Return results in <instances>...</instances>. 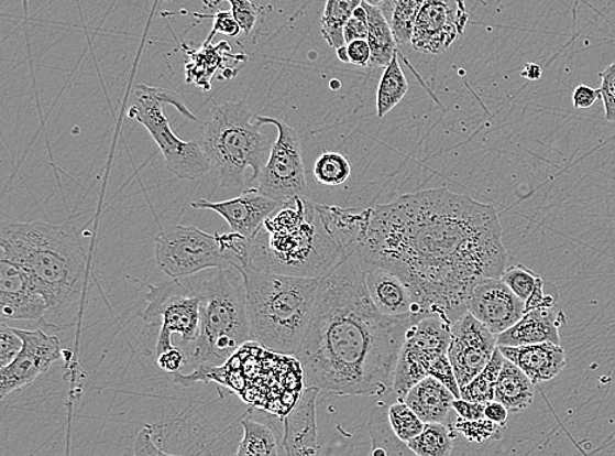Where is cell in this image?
I'll return each mask as SVG.
<instances>
[{
    "label": "cell",
    "instance_id": "obj_13",
    "mask_svg": "<svg viewBox=\"0 0 615 456\" xmlns=\"http://www.w3.org/2000/svg\"><path fill=\"white\" fill-rule=\"evenodd\" d=\"M469 23L464 0H426L416 19L411 45L416 52H447Z\"/></svg>",
    "mask_w": 615,
    "mask_h": 456
},
{
    "label": "cell",
    "instance_id": "obj_4",
    "mask_svg": "<svg viewBox=\"0 0 615 456\" xmlns=\"http://www.w3.org/2000/svg\"><path fill=\"white\" fill-rule=\"evenodd\" d=\"M0 257L22 269L50 311L63 312L75 301L87 270V253L72 222L0 221Z\"/></svg>",
    "mask_w": 615,
    "mask_h": 456
},
{
    "label": "cell",
    "instance_id": "obj_50",
    "mask_svg": "<svg viewBox=\"0 0 615 456\" xmlns=\"http://www.w3.org/2000/svg\"><path fill=\"white\" fill-rule=\"evenodd\" d=\"M338 58L341 63L351 64L350 54H348V46L347 44L343 46L338 47L337 50Z\"/></svg>",
    "mask_w": 615,
    "mask_h": 456
},
{
    "label": "cell",
    "instance_id": "obj_16",
    "mask_svg": "<svg viewBox=\"0 0 615 456\" xmlns=\"http://www.w3.org/2000/svg\"><path fill=\"white\" fill-rule=\"evenodd\" d=\"M468 311L498 336L525 315V302L501 278H487L471 289Z\"/></svg>",
    "mask_w": 615,
    "mask_h": 456
},
{
    "label": "cell",
    "instance_id": "obj_14",
    "mask_svg": "<svg viewBox=\"0 0 615 456\" xmlns=\"http://www.w3.org/2000/svg\"><path fill=\"white\" fill-rule=\"evenodd\" d=\"M23 338V349L15 360L0 369V398L34 383L63 358L59 338L47 335L45 329L24 330L13 328Z\"/></svg>",
    "mask_w": 615,
    "mask_h": 456
},
{
    "label": "cell",
    "instance_id": "obj_44",
    "mask_svg": "<svg viewBox=\"0 0 615 456\" xmlns=\"http://www.w3.org/2000/svg\"><path fill=\"white\" fill-rule=\"evenodd\" d=\"M186 352L180 346H174L173 349L163 351L156 356V363L163 371L169 372L171 376L176 372H182L186 367Z\"/></svg>",
    "mask_w": 615,
    "mask_h": 456
},
{
    "label": "cell",
    "instance_id": "obj_28",
    "mask_svg": "<svg viewBox=\"0 0 615 456\" xmlns=\"http://www.w3.org/2000/svg\"><path fill=\"white\" fill-rule=\"evenodd\" d=\"M409 90L408 82L399 64V51L395 53L392 63L385 67L377 91V115L385 118L396 106L405 99Z\"/></svg>",
    "mask_w": 615,
    "mask_h": 456
},
{
    "label": "cell",
    "instance_id": "obj_43",
    "mask_svg": "<svg viewBox=\"0 0 615 456\" xmlns=\"http://www.w3.org/2000/svg\"><path fill=\"white\" fill-rule=\"evenodd\" d=\"M546 282L541 276H538L535 290H532L531 295L528 301L525 302V312L541 308H552L557 306L559 294L558 291L553 294H546L545 292Z\"/></svg>",
    "mask_w": 615,
    "mask_h": 456
},
{
    "label": "cell",
    "instance_id": "obj_47",
    "mask_svg": "<svg viewBox=\"0 0 615 456\" xmlns=\"http://www.w3.org/2000/svg\"><path fill=\"white\" fill-rule=\"evenodd\" d=\"M453 410L457 416L464 420H481L484 419V410H486V404L474 403V401H469L464 399H455L453 403Z\"/></svg>",
    "mask_w": 615,
    "mask_h": 456
},
{
    "label": "cell",
    "instance_id": "obj_29",
    "mask_svg": "<svg viewBox=\"0 0 615 456\" xmlns=\"http://www.w3.org/2000/svg\"><path fill=\"white\" fill-rule=\"evenodd\" d=\"M362 0H327L322 17V35L333 50L345 45L344 26Z\"/></svg>",
    "mask_w": 615,
    "mask_h": 456
},
{
    "label": "cell",
    "instance_id": "obj_8",
    "mask_svg": "<svg viewBox=\"0 0 615 456\" xmlns=\"http://www.w3.org/2000/svg\"><path fill=\"white\" fill-rule=\"evenodd\" d=\"M164 105H171L189 120L198 121L186 104L173 90L161 87L139 85L132 95L128 116L145 127L158 145L171 174L183 181H197L207 175L210 162L200 141H186L176 135L164 113Z\"/></svg>",
    "mask_w": 615,
    "mask_h": 456
},
{
    "label": "cell",
    "instance_id": "obj_45",
    "mask_svg": "<svg viewBox=\"0 0 615 456\" xmlns=\"http://www.w3.org/2000/svg\"><path fill=\"white\" fill-rule=\"evenodd\" d=\"M601 99L600 88L580 85L572 93V104L576 110H587Z\"/></svg>",
    "mask_w": 615,
    "mask_h": 456
},
{
    "label": "cell",
    "instance_id": "obj_26",
    "mask_svg": "<svg viewBox=\"0 0 615 456\" xmlns=\"http://www.w3.org/2000/svg\"><path fill=\"white\" fill-rule=\"evenodd\" d=\"M243 438L238 446V456H277L283 454L277 433L265 422L245 417L242 420Z\"/></svg>",
    "mask_w": 615,
    "mask_h": 456
},
{
    "label": "cell",
    "instance_id": "obj_10",
    "mask_svg": "<svg viewBox=\"0 0 615 456\" xmlns=\"http://www.w3.org/2000/svg\"><path fill=\"white\" fill-rule=\"evenodd\" d=\"M146 308L140 313L143 322L156 324L161 332L156 343V356L173 349V335H179L182 345L196 341L200 335L201 305L189 278L171 279L161 284H147Z\"/></svg>",
    "mask_w": 615,
    "mask_h": 456
},
{
    "label": "cell",
    "instance_id": "obj_15",
    "mask_svg": "<svg viewBox=\"0 0 615 456\" xmlns=\"http://www.w3.org/2000/svg\"><path fill=\"white\" fill-rule=\"evenodd\" d=\"M497 349V336L470 312L452 324L448 357L460 387L466 386L487 366Z\"/></svg>",
    "mask_w": 615,
    "mask_h": 456
},
{
    "label": "cell",
    "instance_id": "obj_9",
    "mask_svg": "<svg viewBox=\"0 0 615 456\" xmlns=\"http://www.w3.org/2000/svg\"><path fill=\"white\" fill-rule=\"evenodd\" d=\"M156 267L171 279H184L215 269L238 268L234 235L196 227L171 226L154 241Z\"/></svg>",
    "mask_w": 615,
    "mask_h": 456
},
{
    "label": "cell",
    "instance_id": "obj_18",
    "mask_svg": "<svg viewBox=\"0 0 615 456\" xmlns=\"http://www.w3.org/2000/svg\"><path fill=\"white\" fill-rule=\"evenodd\" d=\"M284 203V200L273 199V197L260 193L256 187H251L234 199L224 202L200 199L194 202L193 207L213 210L227 220L231 231L243 236L245 240H251L264 221Z\"/></svg>",
    "mask_w": 615,
    "mask_h": 456
},
{
    "label": "cell",
    "instance_id": "obj_20",
    "mask_svg": "<svg viewBox=\"0 0 615 456\" xmlns=\"http://www.w3.org/2000/svg\"><path fill=\"white\" fill-rule=\"evenodd\" d=\"M362 264V263H361ZM365 283L372 302L387 316H418V308L402 278L385 268L362 264Z\"/></svg>",
    "mask_w": 615,
    "mask_h": 456
},
{
    "label": "cell",
    "instance_id": "obj_31",
    "mask_svg": "<svg viewBox=\"0 0 615 456\" xmlns=\"http://www.w3.org/2000/svg\"><path fill=\"white\" fill-rule=\"evenodd\" d=\"M505 357L497 346L490 362L477 376L466 386L461 387V398L474 403L487 404L495 400V388L498 376H501Z\"/></svg>",
    "mask_w": 615,
    "mask_h": 456
},
{
    "label": "cell",
    "instance_id": "obj_40",
    "mask_svg": "<svg viewBox=\"0 0 615 456\" xmlns=\"http://www.w3.org/2000/svg\"><path fill=\"white\" fill-rule=\"evenodd\" d=\"M158 439V427L154 425H146L136 435L134 442V455H167V450H162L161 446L156 444Z\"/></svg>",
    "mask_w": 615,
    "mask_h": 456
},
{
    "label": "cell",
    "instance_id": "obj_33",
    "mask_svg": "<svg viewBox=\"0 0 615 456\" xmlns=\"http://www.w3.org/2000/svg\"><path fill=\"white\" fill-rule=\"evenodd\" d=\"M352 174L350 160L338 152H325L314 165V176L325 186L343 185Z\"/></svg>",
    "mask_w": 615,
    "mask_h": 456
},
{
    "label": "cell",
    "instance_id": "obj_49",
    "mask_svg": "<svg viewBox=\"0 0 615 456\" xmlns=\"http://www.w3.org/2000/svg\"><path fill=\"white\" fill-rule=\"evenodd\" d=\"M521 76L530 80H537L542 76L541 66L536 64H528L525 66V70L521 73Z\"/></svg>",
    "mask_w": 615,
    "mask_h": 456
},
{
    "label": "cell",
    "instance_id": "obj_51",
    "mask_svg": "<svg viewBox=\"0 0 615 456\" xmlns=\"http://www.w3.org/2000/svg\"><path fill=\"white\" fill-rule=\"evenodd\" d=\"M364 2L372 4V6H380L384 0H364Z\"/></svg>",
    "mask_w": 615,
    "mask_h": 456
},
{
    "label": "cell",
    "instance_id": "obj_12",
    "mask_svg": "<svg viewBox=\"0 0 615 456\" xmlns=\"http://www.w3.org/2000/svg\"><path fill=\"white\" fill-rule=\"evenodd\" d=\"M263 126L271 124L277 129V140L273 142L268 161L260 173L257 189L260 193L277 200H290L294 197H310L307 185L303 156V144L296 129L286 122L265 116H257Z\"/></svg>",
    "mask_w": 615,
    "mask_h": 456
},
{
    "label": "cell",
    "instance_id": "obj_21",
    "mask_svg": "<svg viewBox=\"0 0 615 456\" xmlns=\"http://www.w3.org/2000/svg\"><path fill=\"white\" fill-rule=\"evenodd\" d=\"M498 347L503 356L517 365L535 384L556 379L565 369L567 357L562 345L542 343Z\"/></svg>",
    "mask_w": 615,
    "mask_h": 456
},
{
    "label": "cell",
    "instance_id": "obj_1",
    "mask_svg": "<svg viewBox=\"0 0 615 456\" xmlns=\"http://www.w3.org/2000/svg\"><path fill=\"white\" fill-rule=\"evenodd\" d=\"M359 257L362 264L402 278L419 316L450 324L469 312L468 296L477 282L507 269L496 208L447 187L374 208Z\"/></svg>",
    "mask_w": 615,
    "mask_h": 456
},
{
    "label": "cell",
    "instance_id": "obj_36",
    "mask_svg": "<svg viewBox=\"0 0 615 456\" xmlns=\"http://www.w3.org/2000/svg\"><path fill=\"white\" fill-rule=\"evenodd\" d=\"M538 276L536 272L526 269L523 264H517V267L505 269L501 279L523 302H526L536 287Z\"/></svg>",
    "mask_w": 615,
    "mask_h": 456
},
{
    "label": "cell",
    "instance_id": "obj_6",
    "mask_svg": "<svg viewBox=\"0 0 615 456\" xmlns=\"http://www.w3.org/2000/svg\"><path fill=\"white\" fill-rule=\"evenodd\" d=\"M238 269L244 278L255 343L296 357L316 308L320 279L275 274L249 264Z\"/></svg>",
    "mask_w": 615,
    "mask_h": 456
},
{
    "label": "cell",
    "instance_id": "obj_23",
    "mask_svg": "<svg viewBox=\"0 0 615 456\" xmlns=\"http://www.w3.org/2000/svg\"><path fill=\"white\" fill-rule=\"evenodd\" d=\"M457 398L446 384L433 377H427L419 381L411 391L407 393L405 403L413 408L424 424L429 422H441L450 425L453 403Z\"/></svg>",
    "mask_w": 615,
    "mask_h": 456
},
{
    "label": "cell",
    "instance_id": "obj_35",
    "mask_svg": "<svg viewBox=\"0 0 615 456\" xmlns=\"http://www.w3.org/2000/svg\"><path fill=\"white\" fill-rule=\"evenodd\" d=\"M452 428L468 441L474 442V444H483L488 439L501 437L503 426L486 417L471 421L458 416Z\"/></svg>",
    "mask_w": 615,
    "mask_h": 456
},
{
    "label": "cell",
    "instance_id": "obj_5",
    "mask_svg": "<svg viewBox=\"0 0 615 456\" xmlns=\"http://www.w3.org/2000/svg\"><path fill=\"white\" fill-rule=\"evenodd\" d=\"M200 297V335L180 345L186 352L188 373L200 367H220L242 346L255 343L251 329L244 278L237 268L215 269L190 276Z\"/></svg>",
    "mask_w": 615,
    "mask_h": 456
},
{
    "label": "cell",
    "instance_id": "obj_17",
    "mask_svg": "<svg viewBox=\"0 0 615 456\" xmlns=\"http://www.w3.org/2000/svg\"><path fill=\"white\" fill-rule=\"evenodd\" d=\"M46 312L50 305L33 289L30 276L18 264L0 257V316L13 322L43 323L47 328L58 329L45 322Z\"/></svg>",
    "mask_w": 615,
    "mask_h": 456
},
{
    "label": "cell",
    "instance_id": "obj_19",
    "mask_svg": "<svg viewBox=\"0 0 615 456\" xmlns=\"http://www.w3.org/2000/svg\"><path fill=\"white\" fill-rule=\"evenodd\" d=\"M319 393L317 387H306L297 404L286 414L282 441L283 454L307 456L319 453L317 422Z\"/></svg>",
    "mask_w": 615,
    "mask_h": 456
},
{
    "label": "cell",
    "instance_id": "obj_7",
    "mask_svg": "<svg viewBox=\"0 0 615 456\" xmlns=\"http://www.w3.org/2000/svg\"><path fill=\"white\" fill-rule=\"evenodd\" d=\"M262 126L244 100L211 108L198 141L221 187L244 186L248 169L254 173L251 182L259 178L273 146Z\"/></svg>",
    "mask_w": 615,
    "mask_h": 456
},
{
    "label": "cell",
    "instance_id": "obj_41",
    "mask_svg": "<svg viewBox=\"0 0 615 456\" xmlns=\"http://www.w3.org/2000/svg\"><path fill=\"white\" fill-rule=\"evenodd\" d=\"M215 19L213 30L209 33L208 40L205 41V45H209L211 40L215 39L217 33L229 37H237L239 33L242 32L241 25L237 22L234 15L231 11H221L215 13V15H208Z\"/></svg>",
    "mask_w": 615,
    "mask_h": 456
},
{
    "label": "cell",
    "instance_id": "obj_27",
    "mask_svg": "<svg viewBox=\"0 0 615 456\" xmlns=\"http://www.w3.org/2000/svg\"><path fill=\"white\" fill-rule=\"evenodd\" d=\"M424 2L426 0H384L380 4L398 45L411 44L415 22Z\"/></svg>",
    "mask_w": 615,
    "mask_h": 456
},
{
    "label": "cell",
    "instance_id": "obj_34",
    "mask_svg": "<svg viewBox=\"0 0 615 456\" xmlns=\"http://www.w3.org/2000/svg\"><path fill=\"white\" fill-rule=\"evenodd\" d=\"M388 421L396 437L408 444L422 432L424 422L405 401L388 406Z\"/></svg>",
    "mask_w": 615,
    "mask_h": 456
},
{
    "label": "cell",
    "instance_id": "obj_2",
    "mask_svg": "<svg viewBox=\"0 0 615 456\" xmlns=\"http://www.w3.org/2000/svg\"><path fill=\"white\" fill-rule=\"evenodd\" d=\"M372 302L358 253L320 279L316 308L296 358L306 387L337 397H385L409 326Z\"/></svg>",
    "mask_w": 615,
    "mask_h": 456
},
{
    "label": "cell",
    "instance_id": "obj_3",
    "mask_svg": "<svg viewBox=\"0 0 615 456\" xmlns=\"http://www.w3.org/2000/svg\"><path fill=\"white\" fill-rule=\"evenodd\" d=\"M351 256L332 227L327 206L310 197H294L248 241L243 264L275 274L323 279Z\"/></svg>",
    "mask_w": 615,
    "mask_h": 456
},
{
    "label": "cell",
    "instance_id": "obj_42",
    "mask_svg": "<svg viewBox=\"0 0 615 456\" xmlns=\"http://www.w3.org/2000/svg\"><path fill=\"white\" fill-rule=\"evenodd\" d=\"M369 33L367 12L364 6H360L344 26L345 44L354 40H366Z\"/></svg>",
    "mask_w": 615,
    "mask_h": 456
},
{
    "label": "cell",
    "instance_id": "obj_25",
    "mask_svg": "<svg viewBox=\"0 0 615 456\" xmlns=\"http://www.w3.org/2000/svg\"><path fill=\"white\" fill-rule=\"evenodd\" d=\"M362 6L367 12L369 33L367 43L372 50V67H386L398 52L392 25L388 24L380 6H372L362 0Z\"/></svg>",
    "mask_w": 615,
    "mask_h": 456
},
{
    "label": "cell",
    "instance_id": "obj_46",
    "mask_svg": "<svg viewBox=\"0 0 615 456\" xmlns=\"http://www.w3.org/2000/svg\"><path fill=\"white\" fill-rule=\"evenodd\" d=\"M347 46L352 65L360 67H367L371 65L372 50L367 40H354L352 43L347 44Z\"/></svg>",
    "mask_w": 615,
    "mask_h": 456
},
{
    "label": "cell",
    "instance_id": "obj_39",
    "mask_svg": "<svg viewBox=\"0 0 615 456\" xmlns=\"http://www.w3.org/2000/svg\"><path fill=\"white\" fill-rule=\"evenodd\" d=\"M601 78V99L604 101L605 119L615 122V63L605 67L600 73Z\"/></svg>",
    "mask_w": 615,
    "mask_h": 456
},
{
    "label": "cell",
    "instance_id": "obj_37",
    "mask_svg": "<svg viewBox=\"0 0 615 456\" xmlns=\"http://www.w3.org/2000/svg\"><path fill=\"white\" fill-rule=\"evenodd\" d=\"M207 3L208 9L215 10L217 9L218 4L222 2H229L231 6L232 15L237 19L239 25H241L242 32L245 35H250L252 30L256 24L259 10L255 3H252L251 0H204Z\"/></svg>",
    "mask_w": 615,
    "mask_h": 456
},
{
    "label": "cell",
    "instance_id": "obj_11",
    "mask_svg": "<svg viewBox=\"0 0 615 456\" xmlns=\"http://www.w3.org/2000/svg\"><path fill=\"white\" fill-rule=\"evenodd\" d=\"M452 324L441 316L421 317L409 326L394 377L393 393L398 401H405L407 393L429 377L435 360L448 354Z\"/></svg>",
    "mask_w": 615,
    "mask_h": 456
},
{
    "label": "cell",
    "instance_id": "obj_24",
    "mask_svg": "<svg viewBox=\"0 0 615 456\" xmlns=\"http://www.w3.org/2000/svg\"><path fill=\"white\" fill-rule=\"evenodd\" d=\"M535 383L517 365L505 358L495 388V400L510 412H521L535 401Z\"/></svg>",
    "mask_w": 615,
    "mask_h": 456
},
{
    "label": "cell",
    "instance_id": "obj_48",
    "mask_svg": "<svg viewBox=\"0 0 615 456\" xmlns=\"http://www.w3.org/2000/svg\"><path fill=\"white\" fill-rule=\"evenodd\" d=\"M509 410L507 406L501 403V401H490L486 404V410H484V417L488 419L495 424L502 425L505 427L508 422Z\"/></svg>",
    "mask_w": 615,
    "mask_h": 456
},
{
    "label": "cell",
    "instance_id": "obj_32",
    "mask_svg": "<svg viewBox=\"0 0 615 456\" xmlns=\"http://www.w3.org/2000/svg\"><path fill=\"white\" fill-rule=\"evenodd\" d=\"M388 408L377 406L372 412L371 421H369V432H371L373 441V455L388 454H414L409 450L406 442L396 437L392 425L388 421Z\"/></svg>",
    "mask_w": 615,
    "mask_h": 456
},
{
    "label": "cell",
    "instance_id": "obj_22",
    "mask_svg": "<svg viewBox=\"0 0 615 456\" xmlns=\"http://www.w3.org/2000/svg\"><path fill=\"white\" fill-rule=\"evenodd\" d=\"M565 324V315L557 306L525 312L508 330L497 336V346H521L542 343L560 344L559 330Z\"/></svg>",
    "mask_w": 615,
    "mask_h": 456
},
{
    "label": "cell",
    "instance_id": "obj_38",
    "mask_svg": "<svg viewBox=\"0 0 615 456\" xmlns=\"http://www.w3.org/2000/svg\"><path fill=\"white\" fill-rule=\"evenodd\" d=\"M23 338L6 323L0 324V369L17 359L23 349Z\"/></svg>",
    "mask_w": 615,
    "mask_h": 456
},
{
    "label": "cell",
    "instance_id": "obj_30",
    "mask_svg": "<svg viewBox=\"0 0 615 456\" xmlns=\"http://www.w3.org/2000/svg\"><path fill=\"white\" fill-rule=\"evenodd\" d=\"M453 428L441 422H429L408 442L409 450L419 456H448L453 453Z\"/></svg>",
    "mask_w": 615,
    "mask_h": 456
}]
</instances>
